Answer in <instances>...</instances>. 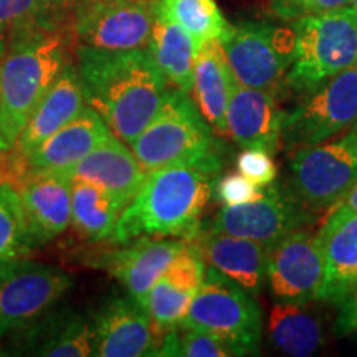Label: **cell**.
I'll use <instances>...</instances> for the list:
<instances>
[{"label":"cell","mask_w":357,"mask_h":357,"mask_svg":"<svg viewBox=\"0 0 357 357\" xmlns=\"http://www.w3.org/2000/svg\"><path fill=\"white\" fill-rule=\"evenodd\" d=\"M84 102L114 136L132 144L153 121L169 91L147 50L105 52L73 48Z\"/></svg>","instance_id":"cell-1"},{"label":"cell","mask_w":357,"mask_h":357,"mask_svg":"<svg viewBox=\"0 0 357 357\" xmlns=\"http://www.w3.org/2000/svg\"><path fill=\"white\" fill-rule=\"evenodd\" d=\"M213 176L185 166L149 171L141 189L119 213L109 243H126L139 236L194 240L215 189Z\"/></svg>","instance_id":"cell-2"},{"label":"cell","mask_w":357,"mask_h":357,"mask_svg":"<svg viewBox=\"0 0 357 357\" xmlns=\"http://www.w3.org/2000/svg\"><path fill=\"white\" fill-rule=\"evenodd\" d=\"M63 26H33L7 40L0 52V151L15 144L30 116L70 63Z\"/></svg>","instance_id":"cell-3"},{"label":"cell","mask_w":357,"mask_h":357,"mask_svg":"<svg viewBox=\"0 0 357 357\" xmlns=\"http://www.w3.org/2000/svg\"><path fill=\"white\" fill-rule=\"evenodd\" d=\"M213 134L190 95L171 88L131 149L147 172L185 166L217 174L222 169V151Z\"/></svg>","instance_id":"cell-4"},{"label":"cell","mask_w":357,"mask_h":357,"mask_svg":"<svg viewBox=\"0 0 357 357\" xmlns=\"http://www.w3.org/2000/svg\"><path fill=\"white\" fill-rule=\"evenodd\" d=\"M294 50L289 88L306 93L357 65V10L342 7L293 22Z\"/></svg>","instance_id":"cell-5"},{"label":"cell","mask_w":357,"mask_h":357,"mask_svg":"<svg viewBox=\"0 0 357 357\" xmlns=\"http://www.w3.org/2000/svg\"><path fill=\"white\" fill-rule=\"evenodd\" d=\"M178 328L211 333L236 356L260 349L263 321L257 300L247 289L208 266L200 289Z\"/></svg>","instance_id":"cell-6"},{"label":"cell","mask_w":357,"mask_h":357,"mask_svg":"<svg viewBox=\"0 0 357 357\" xmlns=\"http://www.w3.org/2000/svg\"><path fill=\"white\" fill-rule=\"evenodd\" d=\"M155 0H86L66 10L70 47L105 52L146 50Z\"/></svg>","instance_id":"cell-7"},{"label":"cell","mask_w":357,"mask_h":357,"mask_svg":"<svg viewBox=\"0 0 357 357\" xmlns=\"http://www.w3.org/2000/svg\"><path fill=\"white\" fill-rule=\"evenodd\" d=\"M301 95L283 123L281 142L288 151L334 139L357 126V65Z\"/></svg>","instance_id":"cell-8"},{"label":"cell","mask_w":357,"mask_h":357,"mask_svg":"<svg viewBox=\"0 0 357 357\" xmlns=\"http://www.w3.org/2000/svg\"><path fill=\"white\" fill-rule=\"evenodd\" d=\"M293 194L305 207L328 211L357 182V126L337 139L291 151Z\"/></svg>","instance_id":"cell-9"},{"label":"cell","mask_w":357,"mask_h":357,"mask_svg":"<svg viewBox=\"0 0 357 357\" xmlns=\"http://www.w3.org/2000/svg\"><path fill=\"white\" fill-rule=\"evenodd\" d=\"M73 287L61 268L33 260H0V337L24 333L50 312Z\"/></svg>","instance_id":"cell-10"},{"label":"cell","mask_w":357,"mask_h":357,"mask_svg":"<svg viewBox=\"0 0 357 357\" xmlns=\"http://www.w3.org/2000/svg\"><path fill=\"white\" fill-rule=\"evenodd\" d=\"M220 43L236 82L275 93L291 66L294 30L268 22H242L230 25Z\"/></svg>","instance_id":"cell-11"},{"label":"cell","mask_w":357,"mask_h":357,"mask_svg":"<svg viewBox=\"0 0 357 357\" xmlns=\"http://www.w3.org/2000/svg\"><path fill=\"white\" fill-rule=\"evenodd\" d=\"M310 220L306 207L293 192L273 185L252 202L225 205L208 223L207 231L243 236L273 247L287 235L301 230Z\"/></svg>","instance_id":"cell-12"},{"label":"cell","mask_w":357,"mask_h":357,"mask_svg":"<svg viewBox=\"0 0 357 357\" xmlns=\"http://www.w3.org/2000/svg\"><path fill=\"white\" fill-rule=\"evenodd\" d=\"M266 278L276 301L306 305L319 300L324 278L319 236L301 229L270 247Z\"/></svg>","instance_id":"cell-13"},{"label":"cell","mask_w":357,"mask_h":357,"mask_svg":"<svg viewBox=\"0 0 357 357\" xmlns=\"http://www.w3.org/2000/svg\"><path fill=\"white\" fill-rule=\"evenodd\" d=\"M184 245L185 240L178 238L139 236L119 243L118 248L86 253L82 257V261L108 271L123 284L129 296L144 306L151 288L158 283Z\"/></svg>","instance_id":"cell-14"},{"label":"cell","mask_w":357,"mask_h":357,"mask_svg":"<svg viewBox=\"0 0 357 357\" xmlns=\"http://www.w3.org/2000/svg\"><path fill=\"white\" fill-rule=\"evenodd\" d=\"M95 356H155L160 344L144 306L132 296H111L91 316Z\"/></svg>","instance_id":"cell-15"},{"label":"cell","mask_w":357,"mask_h":357,"mask_svg":"<svg viewBox=\"0 0 357 357\" xmlns=\"http://www.w3.org/2000/svg\"><path fill=\"white\" fill-rule=\"evenodd\" d=\"M205 271L207 266L199 248L192 242H185L158 283L151 288L146 296L144 310L149 314L159 341L181 326L195 294L202 287Z\"/></svg>","instance_id":"cell-16"},{"label":"cell","mask_w":357,"mask_h":357,"mask_svg":"<svg viewBox=\"0 0 357 357\" xmlns=\"http://www.w3.org/2000/svg\"><path fill=\"white\" fill-rule=\"evenodd\" d=\"M12 189L19 195L33 247L52 242L71 223V181L56 172H26Z\"/></svg>","instance_id":"cell-17"},{"label":"cell","mask_w":357,"mask_h":357,"mask_svg":"<svg viewBox=\"0 0 357 357\" xmlns=\"http://www.w3.org/2000/svg\"><path fill=\"white\" fill-rule=\"evenodd\" d=\"M287 113L276 105L275 93L236 83L227 109L229 137L243 149L278 151Z\"/></svg>","instance_id":"cell-18"},{"label":"cell","mask_w":357,"mask_h":357,"mask_svg":"<svg viewBox=\"0 0 357 357\" xmlns=\"http://www.w3.org/2000/svg\"><path fill=\"white\" fill-rule=\"evenodd\" d=\"M56 174L70 178L71 182L88 181L105 187L124 208L141 189L147 171L141 166L126 142L111 134L108 139L93 149L78 164Z\"/></svg>","instance_id":"cell-19"},{"label":"cell","mask_w":357,"mask_h":357,"mask_svg":"<svg viewBox=\"0 0 357 357\" xmlns=\"http://www.w3.org/2000/svg\"><path fill=\"white\" fill-rule=\"evenodd\" d=\"M113 134L105 119L86 105L71 121L30 153L26 172H63L102 144Z\"/></svg>","instance_id":"cell-20"},{"label":"cell","mask_w":357,"mask_h":357,"mask_svg":"<svg viewBox=\"0 0 357 357\" xmlns=\"http://www.w3.org/2000/svg\"><path fill=\"white\" fill-rule=\"evenodd\" d=\"M86 102L83 96L82 79L77 65L70 61L60 77L55 79L12 146L10 153L17 158H26L35 147L56 132L77 116Z\"/></svg>","instance_id":"cell-21"},{"label":"cell","mask_w":357,"mask_h":357,"mask_svg":"<svg viewBox=\"0 0 357 357\" xmlns=\"http://www.w3.org/2000/svg\"><path fill=\"white\" fill-rule=\"evenodd\" d=\"M200 255L223 276L240 284L247 291H260L266 276V258L270 247L255 240L217 231H199L190 240Z\"/></svg>","instance_id":"cell-22"},{"label":"cell","mask_w":357,"mask_h":357,"mask_svg":"<svg viewBox=\"0 0 357 357\" xmlns=\"http://www.w3.org/2000/svg\"><path fill=\"white\" fill-rule=\"evenodd\" d=\"M318 236L324 258L319 300L339 305L357 283V212L333 211Z\"/></svg>","instance_id":"cell-23"},{"label":"cell","mask_w":357,"mask_h":357,"mask_svg":"<svg viewBox=\"0 0 357 357\" xmlns=\"http://www.w3.org/2000/svg\"><path fill=\"white\" fill-rule=\"evenodd\" d=\"M229 61L220 40L200 45L194 68L192 93L195 105L205 121L211 124L217 136H229L227 129V109L230 96L236 86Z\"/></svg>","instance_id":"cell-24"},{"label":"cell","mask_w":357,"mask_h":357,"mask_svg":"<svg viewBox=\"0 0 357 357\" xmlns=\"http://www.w3.org/2000/svg\"><path fill=\"white\" fill-rule=\"evenodd\" d=\"M199 48L200 45L185 29L155 10L153 32L146 50L167 84L187 95L192 93Z\"/></svg>","instance_id":"cell-25"},{"label":"cell","mask_w":357,"mask_h":357,"mask_svg":"<svg viewBox=\"0 0 357 357\" xmlns=\"http://www.w3.org/2000/svg\"><path fill=\"white\" fill-rule=\"evenodd\" d=\"M26 349L33 356L88 357L95 356V329L91 318L78 312L43 316L30 326Z\"/></svg>","instance_id":"cell-26"},{"label":"cell","mask_w":357,"mask_h":357,"mask_svg":"<svg viewBox=\"0 0 357 357\" xmlns=\"http://www.w3.org/2000/svg\"><path fill=\"white\" fill-rule=\"evenodd\" d=\"M121 211V205L105 187L88 181L71 182L70 227L82 242H109Z\"/></svg>","instance_id":"cell-27"},{"label":"cell","mask_w":357,"mask_h":357,"mask_svg":"<svg viewBox=\"0 0 357 357\" xmlns=\"http://www.w3.org/2000/svg\"><path fill=\"white\" fill-rule=\"evenodd\" d=\"M268 331L276 349L288 356H312L324 344L319 319L298 303H276L268 318Z\"/></svg>","instance_id":"cell-28"},{"label":"cell","mask_w":357,"mask_h":357,"mask_svg":"<svg viewBox=\"0 0 357 357\" xmlns=\"http://www.w3.org/2000/svg\"><path fill=\"white\" fill-rule=\"evenodd\" d=\"M155 10L185 29L199 45L222 40L230 30L213 0H155Z\"/></svg>","instance_id":"cell-29"},{"label":"cell","mask_w":357,"mask_h":357,"mask_svg":"<svg viewBox=\"0 0 357 357\" xmlns=\"http://www.w3.org/2000/svg\"><path fill=\"white\" fill-rule=\"evenodd\" d=\"M66 10L58 0H0V52L7 40L33 26H63Z\"/></svg>","instance_id":"cell-30"},{"label":"cell","mask_w":357,"mask_h":357,"mask_svg":"<svg viewBox=\"0 0 357 357\" xmlns=\"http://www.w3.org/2000/svg\"><path fill=\"white\" fill-rule=\"evenodd\" d=\"M33 248L19 195L0 182V260L26 257Z\"/></svg>","instance_id":"cell-31"},{"label":"cell","mask_w":357,"mask_h":357,"mask_svg":"<svg viewBox=\"0 0 357 357\" xmlns=\"http://www.w3.org/2000/svg\"><path fill=\"white\" fill-rule=\"evenodd\" d=\"M155 356H185V357H229L235 351L211 333L197 329L176 328L160 339Z\"/></svg>","instance_id":"cell-32"},{"label":"cell","mask_w":357,"mask_h":357,"mask_svg":"<svg viewBox=\"0 0 357 357\" xmlns=\"http://www.w3.org/2000/svg\"><path fill=\"white\" fill-rule=\"evenodd\" d=\"M342 7H349V0H270L268 8L276 19L294 22Z\"/></svg>","instance_id":"cell-33"},{"label":"cell","mask_w":357,"mask_h":357,"mask_svg":"<svg viewBox=\"0 0 357 357\" xmlns=\"http://www.w3.org/2000/svg\"><path fill=\"white\" fill-rule=\"evenodd\" d=\"M217 197L223 205H240L261 197L263 190L242 172H229L215 185Z\"/></svg>","instance_id":"cell-34"},{"label":"cell","mask_w":357,"mask_h":357,"mask_svg":"<svg viewBox=\"0 0 357 357\" xmlns=\"http://www.w3.org/2000/svg\"><path fill=\"white\" fill-rule=\"evenodd\" d=\"M236 167L258 187L271 185L276 178V166L271 154L263 149H243L236 158Z\"/></svg>","instance_id":"cell-35"},{"label":"cell","mask_w":357,"mask_h":357,"mask_svg":"<svg viewBox=\"0 0 357 357\" xmlns=\"http://www.w3.org/2000/svg\"><path fill=\"white\" fill-rule=\"evenodd\" d=\"M337 306L339 314L336 326H334V334L337 337H344L347 334L357 331V283Z\"/></svg>","instance_id":"cell-36"},{"label":"cell","mask_w":357,"mask_h":357,"mask_svg":"<svg viewBox=\"0 0 357 357\" xmlns=\"http://www.w3.org/2000/svg\"><path fill=\"white\" fill-rule=\"evenodd\" d=\"M336 212L341 213H356L357 212V182L354 184V187L347 192L344 195V199L341 200L334 208Z\"/></svg>","instance_id":"cell-37"},{"label":"cell","mask_w":357,"mask_h":357,"mask_svg":"<svg viewBox=\"0 0 357 357\" xmlns=\"http://www.w3.org/2000/svg\"><path fill=\"white\" fill-rule=\"evenodd\" d=\"M60 3H63L65 7H71V6H77V3L86 2V0H58Z\"/></svg>","instance_id":"cell-38"},{"label":"cell","mask_w":357,"mask_h":357,"mask_svg":"<svg viewBox=\"0 0 357 357\" xmlns=\"http://www.w3.org/2000/svg\"><path fill=\"white\" fill-rule=\"evenodd\" d=\"M349 6H352L357 10V0H349Z\"/></svg>","instance_id":"cell-39"},{"label":"cell","mask_w":357,"mask_h":357,"mask_svg":"<svg viewBox=\"0 0 357 357\" xmlns=\"http://www.w3.org/2000/svg\"><path fill=\"white\" fill-rule=\"evenodd\" d=\"M0 154H2V151H0Z\"/></svg>","instance_id":"cell-40"},{"label":"cell","mask_w":357,"mask_h":357,"mask_svg":"<svg viewBox=\"0 0 357 357\" xmlns=\"http://www.w3.org/2000/svg\"><path fill=\"white\" fill-rule=\"evenodd\" d=\"M0 354H2V352H0Z\"/></svg>","instance_id":"cell-41"}]
</instances>
